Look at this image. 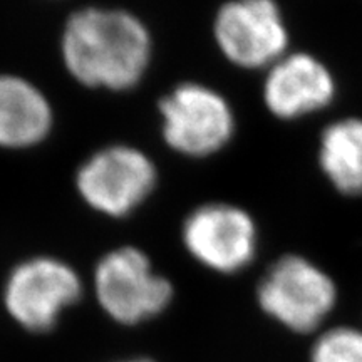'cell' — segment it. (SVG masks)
<instances>
[{
  "label": "cell",
  "instance_id": "cell-4",
  "mask_svg": "<svg viewBox=\"0 0 362 362\" xmlns=\"http://www.w3.org/2000/svg\"><path fill=\"white\" fill-rule=\"evenodd\" d=\"M165 143L188 158H206L232 141L235 115L228 99L210 86L178 84L158 106Z\"/></svg>",
  "mask_w": 362,
  "mask_h": 362
},
{
  "label": "cell",
  "instance_id": "cell-6",
  "mask_svg": "<svg viewBox=\"0 0 362 362\" xmlns=\"http://www.w3.org/2000/svg\"><path fill=\"white\" fill-rule=\"evenodd\" d=\"M83 296V280L67 262L56 257H33L8 274L4 304L13 322L34 334L56 327L67 309Z\"/></svg>",
  "mask_w": 362,
  "mask_h": 362
},
{
  "label": "cell",
  "instance_id": "cell-12",
  "mask_svg": "<svg viewBox=\"0 0 362 362\" xmlns=\"http://www.w3.org/2000/svg\"><path fill=\"white\" fill-rule=\"evenodd\" d=\"M312 362H362V330L332 327L317 337L310 352Z\"/></svg>",
  "mask_w": 362,
  "mask_h": 362
},
{
  "label": "cell",
  "instance_id": "cell-5",
  "mask_svg": "<svg viewBox=\"0 0 362 362\" xmlns=\"http://www.w3.org/2000/svg\"><path fill=\"white\" fill-rule=\"evenodd\" d=\"M158 170L146 153L112 144L89 156L76 173V189L90 210L123 218L148 200L156 188Z\"/></svg>",
  "mask_w": 362,
  "mask_h": 362
},
{
  "label": "cell",
  "instance_id": "cell-10",
  "mask_svg": "<svg viewBox=\"0 0 362 362\" xmlns=\"http://www.w3.org/2000/svg\"><path fill=\"white\" fill-rule=\"evenodd\" d=\"M52 104L29 79L0 74V148L27 149L51 134Z\"/></svg>",
  "mask_w": 362,
  "mask_h": 362
},
{
  "label": "cell",
  "instance_id": "cell-2",
  "mask_svg": "<svg viewBox=\"0 0 362 362\" xmlns=\"http://www.w3.org/2000/svg\"><path fill=\"white\" fill-rule=\"evenodd\" d=\"M94 292L106 315L123 325L155 319L175 297L173 285L158 274L148 253L129 245L101 257L94 270Z\"/></svg>",
  "mask_w": 362,
  "mask_h": 362
},
{
  "label": "cell",
  "instance_id": "cell-1",
  "mask_svg": "<svg viewBox=\"0 0 362 362\" xmlns=\"http://www.w3.org/2000/svg\"><path fill=\"white\" fill-rule=\"evenodd\" d=\"M151 56L149 29L128 11L81 8L62 29V62L86 88L115 93L133 89L146 74Z\"/></svg>",
  "mask_w": 362,
  "mask_h": 362
},
{
  "label": "cell",
  "instance_id": "cell-9",
  "mask_svg": "<svg viewBox=\"0 0 362 362\" xmlns=\"http://www.w3.org/2000/svg\"><path fill=\"white\" fill-rule=\"evenodd\" d=\"M337 93L322 61L307 52H288L267 69L262 88L265 107L279 119H298L324 110Z\"/></svg>",
  "mask_w": 362,
  "mask_h": 362
},
{
  "label": "cell",
  "instance_id": "cell-8",
  "mask_svg": "<svg viewBox=\"0 0 362 362\" xmlns=\"http://www.w3.org/2000/svg\"><path fill=\"white\" fill-rule=\"evenodd\" d=\"M214 35L220 52L243 69H269L288 54L287 24L272 0H235L221 6Z\"/></svg>",
  "mask_w": 362,
  "mask_h": 362
},
{
  "label": "cell",
  "instance_id": "cell-7",
  "mask_svg": "<svg viewBox=\"0 0 362 362\" xmlns=\"http://www.w3.org/2000/svg\"><path fill=\"white\" fill-rule=\"evenodd\" d=\"M181 242L198 264L218 274H235L252 264L259 228L248 211L232 203H205L181 226Z\"/></svg>",
  "mask_w": 362,
  "mask_h": 362
},
{
  "label": "cell",
  "instance_id": "cell-11",
  "mask_svg": "<svg viewBox=\"0 0 362 362\" xmlns=\"http://www.w3.org/2000/svg\"><path fill=\"white\" fill-rule=\"evenodd\" d=\"M319 165L337 192L347 197H361L362 117H344L322 131Z\"/></svg>",
  "mask_w": 362,
  "mask_h": 362
},
{
  "label": "cell",
  "instance_id": "cell-3",
  "mask_svg": "<svg viewBox=\"0 0 362 362\" xmlns=\"http://www.w3.org/2000/svg\"><path fill=\"white\" fill-rule=\"evenodd\" d=\"M257 302L284 327L309 334L319 329L334 310L337 287L320 267L291 253L269 267L257 287Z\"/></svg>",
  "mask_w": 362,
  "mask_h": 362
},
{
  "label": "cell",
  "instance_id": "cell-13",
  "mask_svg": "<svg viewBox=\"0 0 362 362\" xmlns=\"http://www.w3.org/2000/svg\"><path fill=\"white\" fill-rule=\"evenodd\" d=\"M123 362H155V361H149V359H133V361H123Z\"/></svg>",
  "mask_w": 362,
  "mask_h": 362
}]
</instances>
